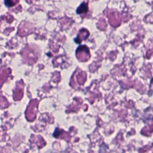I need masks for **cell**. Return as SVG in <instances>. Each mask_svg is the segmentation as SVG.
<instances>
[{
  "mask_svg": "<svg viewBox=\"0 0 153 153\" xmlns=\"http://www.w3.org/2000/svg\"><path fill=\"white\" fill-rule=\"evenodd\" d=\"M87 11H88L87 4L86 3H83L78 8L77 10H76V13H77L79 14H81L83 13H86Z\"/></svg>",
  "mask_w": 153,
  "mask_h": 153,
  "instance_id": "obj_1",
  "label": "cell"
}]
</instances>
